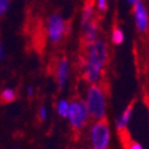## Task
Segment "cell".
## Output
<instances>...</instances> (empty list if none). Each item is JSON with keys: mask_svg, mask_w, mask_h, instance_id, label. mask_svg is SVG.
Segmentation results:
<instances>
[{"mask_svg": "<svg viewBox=\"0 0 149 149\" xmlns=\"http://www.w3.org/2000/svg\"><path fill=\"white\" fill-rule=\"evenodd\" d=\"M108 46L102 39H97L85 50L82 62V74L88 84L102 83L104 68L108 63Z\"/></svg>", "mask_w": 149, "mask_h": 149, "instance_id": "1", "label": "cell"}, {"mask_svg": "<svg viewBox=\"0 0 149 149\" xmlns=\"http://www.w3.org/2000/svg\"><path fill=\"white\" fill-rule=\"evenodd\" d=\"M107 95L105 83L89 84L85 92V103L89 109L90 117L94 121H103L107 117Z\"/></svg>", "mask_w": 149, "mask_h": 149, "instance_id": "2", "label": "cell"}, {"mask_svg": "<svg viewBox=\"0 0 149 149\" xmlns=\"http://www.w3.org/2000/svg\"><path fill=\"white\" fill-rule=\"evenodd\" d=\"M111 133L107 120L95 121L89 130V140L91 149H109Z\"/></svg>", "mask_w": 149, "mask_h": 149, "instance_id": "3", "label": "cell"}, {"mask_svg": "<svg viewBox=\"0 0 149 149\" xmlns=\"http://www.w3.org/2000/svg\"><path fill=\"white\" fill-rule=\"evenodd\" d=\"M68 120L71 128L73 130H77V132L83 129L88 124L91 117H90V113L85 101L76 98L70 102V111H69Z\"/></svg>", "mask_w": 149, "mask_h": 149, "instance_id": "4", "label": "cell"}, {"mask_svg": "<svg viewBox=\"0 0 149 149\" xmlns=\"http://www.w3.org/2000/svg\"><path fill=\"white\" fill-rule=\"evenodd\" d=\"M68 25L59 14H52L47 20V38L52 44H58L63 40L68 32Z\"/></svg>", "mask_w": 149, "mask_h": 149, "instance_id": "5", "label": "cell"}, {"mask_svg": "<svg viewBox=\"0 0 149 149\" xmlns=\"http://www.w3.org/2000/svg\"><path fill=\"white\" fill-rule=\"evenodd\" d=\"M134 14H135V23H136L137 30L144 33L148 30L149 19H148V13L142 0H136L134 3Z\"/></svg>", "mask_w": 149, "mask_h": 149, "instance_id": "6", "label": "cell"}, {"mask_svg": "<svg viewBox=\"0 0 149 149\" xmlns=\"http://www.w3.org/2000/svg\"><path fill=\"white\" fill-rule=\"evenodd\" d=\"M97 34H98V24L97 22L94 19L91 23H89L86 26L83 27V46L86 50L88 47H90L97 40Z\"/></svg>", "mask_w": 149, "mask_h": 149, "instance_id": "7", "label": "cell"}, {"mask_svg": "<svg viewBox=\"0 0 149 149\" xmlns=\"http://www.w3.org/2000/svg\"><path fill=\"white\" fill-rule=\"evenodd\" d=\"M70 76V63L66 58H62L56 68V81H57L58 88L63 89L69 79Z\"/></svg>", "mask_w": 149, "mask_h": 149, "instance_id": "8", "label": "cell"}, {"mask_svg": "<svg viewBox=\"0 0 149 149\" xmlns=\"http://www.w3.org/2000/svg\"><path fill=\"white\" fill-rule=\"evenodd\" d=\"M133 108H134V103L129 104V105L122 111V114L117 117V120H116V129H117L118 133L127 132V127H128L130 120H132Z\"/></svg>", "mask_w": 149, "mask_h": 149, "instance_id": "9", "label": "cell"}, {"mask_svg": "<svg viewBox=\"0 0 149 149\" xmlns=\"http://www.w3.org/2000/svg\"><path fill=\"white\" fill-rule=\"evenodd\" d=\"M94 4L95 0H86L84 8H83V13H82V27L86 26L89 23H91L94 20Z\"/></svg>", "mask_w": 149, "mask_h": 149, "instance_id": "10", "label": "cell"}, {"mask_svg": "<svg viewBox=\"0 0 149 149\" xmlns=\"http://www.w3.org/2000/svg\"><path fill=\"white\" fill-rule=\"evenodd\" d=\"M118 134H120V137H121V141H122L124 149H143L142 144L134 141L132 137H130V135L128 134V132H122Z\"/></svg>", "mask_w": 149, "mask_h": 149, "instance_id": "11", "label": "cell"}, {"mask_svg": "<svg viewBox=\"0 0 149 149\" xmlns=\"http://www.w3.org/2000/svg\"><path fill=\"white\" fill-rule=\"evenodd\" d=\"M56 111L61 117H66L69 116V111H70V102L66 100H59L56 104Z\"/></svg>", "mask_w": 149, "mask_h": 149, "instance_id": "12", "label": "cell"}, {"mask_svg": "<svg viewBox=\"0 0 149 149\" xmlns=\"http://www.w3.org/2000/svg\"><path fill=\"white\" fill-rule=\"evenodd\" d=\"M17 98V92L12 88H6L1 92V100L4 103H11Z\"/></svg>", "mask_w": 149, "mask_h": 149, "instance_id": "13", "label": "cell"}, {"mask_svg": "<svg viewBox=\"0 0 149 149\" xmlns=\"http://www.w3.org/2000/svg\"><path fill=\"white\" fill-rule=\"evenodd\" d=\"M124 40V34L123 31L120 27H114L113 33H111V42L115 45H121Z\"/></svg>", "mask_w": 149, "mask_h": 149, "instance_id": "14", "label": "cell"}, {"mask_svg": "<svg viewBox=\"0 0 149 149\" xmlns=\"http://www.w3.org/2000/svg\"><path fill=\"white\" fill-rule=\"evenodd\" d=\"M38 117L40 121H45L47 118V108L45 105H42L38 110Z\"/></svg>", "mask_w": 149, "mask_h": 149, "instance_id": "15", "label": "cell"}, {"mask_svg": "<svg viewBox=\"0 0 149 149\" xmlns=\"http://www.w3.org/2000/svg\"><path fill=\"white\" fill-rule=\"evenodd\" d=\"M8 8V0H0V12L4 14Z\"/></svg>", "mask_w": 149, "mask_h": 149, "instance_id": "16", "label": "cell"}, {"mask_svg": "<svg viewBox=\"0 0 149 149\" xmlns=\"http://www.w3.org/2000/svg\"><path fill=\"white\" fill-rule=\"evenodd\" d=\"M97 4H98L100 11H105V8H107V0H97Z\"/></svg>", "mask_w": 149, "mask_h": 149, "instance_id": "17", "label": "cell"}, {"mask_svg": "<svg viewBox=\"0 0 149 149\" xmlns=\"http://www.w3.org/2000/svg\"><path fill=\"white\" fill-rule=\"evenodd\" d=\"M26 92H27L29 97H33V95H34V88L32 85H29L27 89H26Z\"/></svg>", "mask_w": 149, "mask_h": 149, "instance_id": "18", "label": "cell"}, {"mask_svg": "<svg viewBox=\"0 0 149 149\" xmlns=\"http://www.w3.org/2000/svg\"><path fill=\"white\" fill-rule=\"evenodd\" d=\"M0 57H1V59L5 58V51H4V46L3 45L0 46Z\"/></svg>", "mask_w": 149, "mask_h": 149, "instance_id": "19", "label": "cell"}, {"mask_svg": "<svg viewBox=\"0 0 149 149\" xmlns=\"http://www.w3.org/2000/svg\"><path fill=\"white\" fill-rule=\"evenodd\" d=\"M127 1H128V3H130V4H134V3L136 1V0H127Z\"/></svg>", "mask_w": 149, "mask_h": 149, "instance_id": "20", "label": "cell"}, {"mask_svg": "<svg viewBox=\"0 0 149 149\" xmlns=\"http://www.w3.org/2000/svg\"><path fill=\"white\" fill-rule=\"evenodd\" d=\"M14 149H18V148H14Z\"/></svg>", "mask_w": 149, "mask_h": 149, "instance_id": "21", "label": "cell"}]
</instances>
